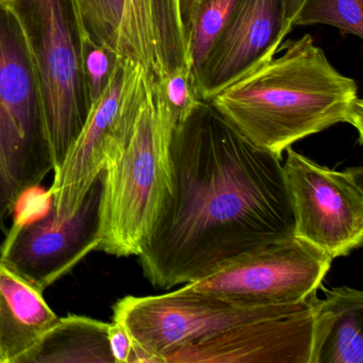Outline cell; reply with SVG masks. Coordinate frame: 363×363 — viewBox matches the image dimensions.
Listing matches in <instances>:
<instances>
[{
  "mask_svg": "<svg viewBox=\"0 0 363 363\" xmlns=\"http://www.w3.org/2000/svg\"><path fill=\"white\" fill-rule=\"evenodd\" d=\"M292 30L286 25L284 0H239L197 71L203 101Z\"/></svg>",
  "mask_w": 363,
  "mask_h": 363,
  "instance_id": "obj_13",
  "label": "cell"
},
{
  "mask_svg": "<svg viewBox=\"0 0 363 363\" xmlns=\"http://www.w3.org/2000/svg\"><path fill=\"white\" fill-rule=\"evenodd\" d=\"M18 201L20 199L12 186L0 155V229L5 230L6 220L12 213Z\"/></svg>",
  "mask_w": 363,
  "mask_h": 363,
  "instance_id": "obj_22",
  "label": "cell"
},
{
  "mask_svg": "<svg viewBox=\"0 0 363 363\" xmlns=\"http://www.w3.org/2000/svg\"><path fill=\"white\" fill-rule=\"evenodd\" d=\"M307 0H284V13H286V25L294 29L293 22L298 16L301 8L305 5Z\"/></svg>",
  "mask_w": 363,
  "mask_h": 363,
  "instance_id": "obj_23",
  "label": "cell"
},
{
  "mask_svg": "<svg viewBox=\"0 0 363 363\" xmlns=\"http://www.w3.org/2000/svg\"><path fill=\"white\" fill-rule=\"evenodd\" d=\"M315 297L303 311L235 325L186 344L163 363H311Z\"/></svg>",
  "mask_w": 363,
  "mask_h": 363,
  "instance_id": "obj_12",
  "label": "cell"
},
{
  "mask_svg": "<svg viewBox=\"0 0 363 363\" xmlns=\"http://www.w3.org/2000/svg\"><path fill=\"white\" fill-rule=\"evenodd\" d=\"M58 320L42 291L0 262V363H18Z\"/></svg>",
  "mask_w": 363,
  "mask_h": 363,
  "instance_id": "obj_14",
  "label": "cell"
},
{
  "mask_svg": "<svg viewBox=\"0 0 363 363\" xmlns=\"http://www.w3.org/2000/svg\"><path fill=\"white\" fill-rule=\"evenodd\" d=\"M150 75L141 65L118 58L109 84L93 104L77 139L54 171L46 195L50 209L58 218L75 213L97 177L126 147Z\"/></svg>",
  "mask_w": 363,
  "mask_h": 363,
  "instance_id": "obj_7",
  "label": "cell"
},
{
  "mask_svg": "<svg viewBox=\"0 0 363 363\" xmlns=\"http://www.w3.org/2000/svg\"><path fill=\"white\" fill-rule=\"evenodd\" d=\"M110 323L89 316L59 318L18 363H116L109 344Z\"/></svg>",
  "mask_w": 363,
  "mask_h": 363,
  "instance_id": "obj_16",
  "label": "cell"
},
{
  "mask_svg": "<svg viewBox=\"0 0 363 363\" xmlns=\"http://www.w3.org/2000/svg\"><path fill=\"white\" fill-rule=\"evenodd\" d=\"M82 60L84 82L92 107L109 84L118 57L95 42L82 27Z\"/></svg>",
  "mask_w": 363,
  "mask_h": 363,
  "instance_id": "obj_20",
  "label": "cell"
},
{
  "mask_svg": "<svg viewBox=\"0 0 363 363\" xmlns=\"http://www.w3.org/2000/svg\"><path fill=\"white\" fill-rule=\"evenodd\" d=\"M101 199V174L69 218H58L50 209L33 222L16 224L0 246V262L44 292L96 252Z\"/></svg>",
  "mask_w": 363,
  "mask_h": 363,
  "instance_id": "obj_11",
  "label": "cell"
},
{
  "mask_svg": "<svg viewBox=\"0 0 363 363\" xmlns=\"http://www.w3.org/2000/svg\"><path fill=\"white\" fill-rule=\"evenodd\" d=\"M239 0H203L186 13L191 56L195 69L205 62Z\"/></svg>",
  "mask_w": 363,
  "mask_h": 363,
  "instance_id": "obj_17",
  "label": "cell"
},
{
  "mask_svg": "<svg viewBox=\"0 0 363 363\" xmlns=\"http://www.w3.org/2000/svg\"><path fill=\"white\" fill-rule=\"evenodd\" d=\"M294 220V235L331 259L363 243V169L337 171L292 147L282 164Z\"/></svg>",
  "mask_w": 363,
  "mask_h": 363,
  "instance_id": "obj_9",
  "label": "cell"
},
{
  "mask_svg": "<svg viewBox=\"0 0 363 363\" xmlns=\"http://www.w3.org/2000/svg\"><path fill=\"white\" fill-rule=\"evenodd\" d=\"M0 155L20 199L55 169L37 71L10 4L0 5Z\"/></svg>",
  "mask_w": 363,
  "mask_h": 363,
  "instance_id": "obj_6",
  "label": "cell"
},
{
  "mask_svg": "<svg viewBox=\"0 0 363 363\" xmlns=\"http://www.w3.org/2000/svg\"><path fill=\"white\" fill-rule=\"evenodd\" d=\"M82 29L118 58L157 77L194 65L184 0H74Z\"/></svg>",
  "mask_w": 363,
  "mask_h": 363,
  "instance_id": "obj_8",
  "label": "cell"
},
{
  "mask_svg": "<svg viewBox=\"0 0 363 363\" xmlns=\"http://www.w3.org/2000/svg\"><path fill=\"white\" fill-rule=\"evenodd\" d=\"M10 6L37 71L56 169L91 110L82 71V25L74 0H12Z\"/></svg>",
  "mask_w": 363,
  "mask_h": 363,
  "instance_id": "obj_4",
  "label": "cell"
},
{
  "mask_svg": "<svg viewBox=\"0 0 363 363\" xmlns=\"http://www.w3.org/2000/svg\"><path fill=\"white\" fill-rule=\"evenodd\" d=\"M315 294L297 305L241 307L184 286L165 294L123 297L113 306V320L130 335V363H163L173 350L229 327L303 311Z\"/></svg>",
  "mask_w": 363,
  "mask_h": 363,
  "instance_id": "obj_5",
  "label": "cell"
},
{
  "mask_svg": "<svg viewBox=\"0 0 363 363\" xmlns=\"http://www.w3.org/2000/svg\"><path fill=\"white\" fill-rule=\"evenodd\" d=\"M11 1L12 0H0V5H1V4H10Z\"/></svg>",
  "mask_w": 363,
  "mask_h": 363,
  "instance_id": "obj_25",
  "label": "cell"
},
{
  "mask_svg": "<svg viewBox=\"0 0 363 363\" xmlns=\"http://www.w3.org/2000/svg\"><path fill=\"white\" fill-rule=\"evenodd\" d=\"M327 25L342 35L363 38V0H307L293 27Z\"/></svg>",
  "mask_w": 363,
  "mask_h": 363,
  "instance_id": "obj_18",
  "label": "cell"
},
{
  "mask_svg": "<svg viewBox=\"0 0 363 363\" xmlns=\"http://www.w3.org/2000/svg\"><path fill=\"white\" fill-rule=\"evenodd\" d=\"M203 1V0H184V9H186V13L192 11L194 8H196L199 4Z\"/></svg>",
  "mask_w": 363,
  "mask_h": 363,
  "instance_id": "obj_24",
  "label": "cell"
},
{
  "mask_svg": "<svg viewBox=\"0 0 363 363\" xmlns=\"http://www.w3.org/2000/svg\"><path fill=\"white\" fill-rule=\"evenodd\" d=\"M311 363H363V292L350 286L314 299Z\"/></svg>",
  "mask_w": 363,
  "mask_h": 363,
  "instance_id": "obj_15",
  "label": "cell"
},
{
  "mask_svg": "<svg viewBox=\"0 0 363 363\" xmlns=\"http://www.w3.org/2000/svg\"><path fill=\"white\" fill-rule=\"evenodd\" d=\"M154 79L176 125L184 122L203 103L193 65L173 67Z\"/></svg>",
  "mask_w": 363,
  "mask_h": 363,
  "instance_id": "obj_19",
  "label": "cell"
},
{
  "mask_svg": "<svg viewBox=\"0 0 363 363\" xmlns=\"http://www.w3.org/2000/svg\"><path fill=\"white\" fill-rule=\"evenodd\" d=\"M176 124L154 76L125 150L101 173L96 252L139 256L172 190L169 145Z\"/></svg>",
  "mask_w": 363,
  "mask_h": 363,
  "instance_id": "obj_3",
  "label": "cell"
},
{
  "mask_svg": "<svg viewBox=\"0 0 363 363\" xmlns=\"http://www.w3.org/2000/svg\"><path fill=\"white\" fill-rule=\"evenodd\" d=\"M169 158L171 193L138 256L154 288L203 279L294 237L281 159L207 101L176 125Z\"/></svg>",
  "mask_w": 363,
  "mask_h": 363,
  "instance_id": "obj_1",
  "label": "cell"
},
{
  "mask_svg": "<svg viewBox=\"0 0 363 363\" xmlns=\"http://www.w3.org/2000/svg\"><path fill=\"white\" fill-rule=\"evenodd\" d=\"M109 344L116 363H130L133 346L130 335L120 322L110 323Z\"/></svg>",
  "mask_w": 363,
  "mask_h": 363,
  "instance_id": "obj_21",
  "label": "cell"
},
{
  "mask_svg": "<svg viewBox=\"0 0 363 363\" xmlns=\"http://www.w3.org/2000/svg\"><path fill=\"white\" fill-rule=\"evenodd\" d=\"M254 145L281 159L289 147L337 124L363 138V101L313 38L282 41L208 97Z\"/></svg>",
  "mask_w": 363,
  "mask_h": 363,
  "instance_id": "obj_2",
  "label": "cell"
},
{
  "mask_svg": "<svg viewBox=\"0 0 363 363\" xmlns=\"http://www.w3.org/2000/svg\"><path fill=\"white\" fill-rule=\"evenodd\" d=\"M331 263L328 255L294 235L184 286L241 307L297 305L315 294Z\"/></svg>",
  "mask_w": 363,
  "mask_h": 363,
  "instance_id": "obj_10",
  "label": "cell"
}]
</instances>
